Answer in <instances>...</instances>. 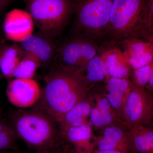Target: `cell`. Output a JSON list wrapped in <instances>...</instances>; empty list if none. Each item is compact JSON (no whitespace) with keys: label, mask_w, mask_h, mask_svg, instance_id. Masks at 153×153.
<instances>
[{"label":"cell","mask_w":153,"mask_h":153,"mask_svg":"<svg viewBox=\"0 0 153 153\" xmlns=\"http://www.w3.org/2000/svg\"><path fill=\"white\" fill-rule=\"evenodd\" d=\"M0 153H21L19 151L8 150H0Z\"/></svg>","instance_id":"obj_29"},{"label":"cell","mask_w":153,"mask_h":153,"mask_svg":"<svg viewBox=\"0 0 153 153\" xmlns=\"http://www.w3.org/2000/svg\"><path fill=\"white\" fill-rule=\"evenodd\" d=\"M93 153H126L116 151H99L96 150Z\"/></svg>","instance_id":"obj_27"},{"label":"cell","mask_w":153,"mask_h":153,"mask_svg":"<svg viewBox=\"0 0 153 153\" xmlns=\"http://www.w3.org/2000/svg\"><path fill=\"white\" fill-rule=\"evenodd\" d=\"M13 1V0H0V11L1 10Z\"/></svg>","instance_id":"obj_25"},{"label":"cell","mask_w":153,"mask_h":153,"mask_svg":"<svg viewBox=\"0 0 153 153\" xmlns=\"http://www.w3.org/2000/svg\"><path fill=\"white\" fill-rule=\"evenodd\" d=\"M63 150H61L60 148H59V149L53 150L48 151V152H44L40 153H62V151H63Z\"/></svg>","instance_id":"obj_28"},{"label":"cell","mask_w":153,"mask_h":153,"mask_svg":"<svg viewBox=\"0 0 153 153\" xmlns=\"http://www.w3.org/2000/svg\"><path fill=\"white\" fill-rule=\"evenodd\" d=\"M4 47L1 40H0V54H1V52L2 49L3 47Z\"/></svg>","instance_id":"obj_30"},{"label":"cell","mask_w":153,"mask_h":153,"mask_svg":"<svg viewBox=\"0 0 153 153\" xmlns=\"http://www.w3.org/2000/svg\"><path fill=\"white\" fill-rule=\"evenodd\" d=\"M41 66V63L37 58L24 52L23 57L13 72L12 78L34 79L37 70Z\"/></svg>","instance_id":"obj_20"},{"label":"cell","mask_w":153,"mask_h":153,"mask_svg":"<svg viewBox=\"0 0 153 153\" xmlns=\"http://www.w3.org/2000/svg\"><path fill=\"white\" fill-rule=\"evenodd\" d=\"M96 147L99 151H116L126 153H135L129 134L120 127L108 126L103 135L97 140Z\"/></svg>","instance_id":"obj_12"},{"label":"cell","mask_w":153,"mask_h":153,"mask_svg":"<svg viewBox=\"0 0 153 153\" xmlns=\"http://www.w3.org/2000/svg\"><path fill=\"white\" fill-rule=\"evenodd\" d=\"M89 116L91 123L96 127L109 126L114 119L112 110H102L96 107L92 108Z\"/></svg>","instance_id":"obj_22"},{"label":"cell","mask_w":153,"mask_h":153,"mask_svg":"<svg viewBox=\"0 0 153 153\" xmlns=\"http://www.w3.org/2000/svg\"><path fill=\"white\" fill-rule=\"evenodd\" d=\"M24 54V50L19 44L4 46L0 54V70L4 77L8 79L12 78L13 72Z\"/></svg>","instance_id":"obj_17"},{"label":"cell","mask_w":153,"mask_h":153,"mask_svg":"<svg viewBox=\"0 0 153 153\" xmlns=\"http://www.w3.org/2000/svg\"><path fill=\"white\" fill-rule=\"evenodd\" d=\"M133 38L153 41V0H113L101 44L119 45Z\"/></svg>","instance_id":"obj_2"},{"label":"cell","mask_w":153,"mask_h":153,"mask_svg":"<svg viewBox=\"0 0 153 153\" xmlns=\"http://www.w3.org/2000/svg\"><path fill=\"white\" fill-rule=\"evenodd\" d=\"M62 139L66 140L75 149L93 152L97 140L94 139L92 129L88 124L71 126L60 131Z\"/></svg>","instance_id":"obj_14"},{"label":"cell","mask_w":153,"mask_h":153,"mask_svg":"<svg viewBox=\"0 0 153 153\" xmlns=\"http://www.w3.org/2000/svg\"><path fill=\"white\" fill-rule=\"evenodd\" d=\"M44 80L45 86L35 105L57 123L74 105L84 99L89 89L84 71L55 65Z\"/></svg>","instance_id":"obj_1"},{"label":"cell","mask_w":153,"mask_h":153,"mask_svg":"<svg viewBox=\"0 0 153 153\" xmlns=\"http://www.w3.org/2000/svg\"><path fill=\"white\" fill-rule=\"evenodd\" d=\"M117 46L133 70L153 62V41L133 38L126 40Z\"/></svg>","instance_id":"obj_10"},{"label":"cell","mask_w":153,"mask_h":153,"mask_svg":"<svg viewBox=\"0 0 153 153\" xmlns=\"http://www.w3.org/2000/svg\"><path fill=\"white\" fill-rule=\"evenodd\" d=\"M10 125L17 139L23 141L36 153L60 148L62 137L56 122L44 111L35 105L10 114Z\"/></svg>","instance_id":"obj_3"},{"label":"cell","mask_w":153,"mask_h":153,"mask_svg":"<svg viewBox=\"0 0 153 153\" xmlns=\"http://www.w3.org/2000/svg\"><path fill=\"white\" fill-rule=\"evenodd\" d=\"M19 44L24 52L37 58L41 63V66L54 63L58 45L56 38L38 32L27 36Z\"/></svg>","instance_id":"obj_9"},{"label":"cell","mask_w":153,"mask_h":153,"mask_svg":"<svg viewBox=\"0 0 153 153\" xmlns=\"http://www.w3.org/2000/svg\"><path fill=\"white\" fill-rule=\"evenodd\" d=\"M107 79L106 98L113 108L123 111L127 97L130 90L131 81L129 78L111 76Z\"/></svg>","instance_id":"obj_15"},{"label":"cell","mask_w":153,"mask_h":153,"mask_svg":"<svg viewBox=\"0 0 153 153\" xmlns=\"http://www.w3.org/2000/svg\"><path fill=\"white\" fill-rule=\"evenodd\" d=\"M100 46L109 76L129 78L132 69L120 47L117 45L105 44Z\"/></svg>","instance_id":"obj_13"},{"label":"cell","mask_w":153,"mask_h":153,"mask_svg":"<svg viewBox=\"0 0 153 153\" xmlns=\"http://www.w3.org/2000/svg\"><path fill=\"white\" fill-rule=\"evenodd\" d=\"M40 85L34 79L15 78L9 82L6 95L9 102L22 109L33 107L41 97Z\"/></svg>","instance_id":"obj_8"},{"label":"cell","mask_w":153,"mask_h":153,"mask_svg":"<svg viewBox=\"0 0 153 153\" xmlns=\"http://www.w3.org/2000/svg\"><path fill=\"white\" fill-rule=\"evenodd\" d=\"M17 139L8 122L0 113V150L19 151Z\"/></svg>","instance_id":"obj_21"},{"label":"cell","mask_w":153,"mask_h":153,"mask_svg":"<svg viewBox=\"0 0 153 153\" xmlns=\"http://www.w3.org/2000/svg\"><path fill=\"white\" fill-rule=\"evenodd\" d=\"M134 153H153V131L144 125L131 129L129 133Z\"/></svg>","instance_id":"obj_18"},{"label":"cell","mask_w":153,"mask_h":153,"mask_svg":"<svg viewBox=\"0 0 153 153\" xmlns=\"http://www.w3.org/2000/svg\"><path fill=\"white\" fill-rule=\"evenodd\" d=\"M73 23L69 32L87 36L101 44L109 22L113 0H71Z\"/></svg>","instance_id":"obj_5"},{"label":"cell","mask_w":153,"mask_h":153,"mask_svg":"<svg viewBox=\"0 0 153 153\" xmlns=\"http://www.w3.org/2000/svg\"><path fill=\"white\" fill-rule=\"evenodd\" d=\"M92 106L90 103L83 99L74 105L64 114L58 123L60 131L71 126L86 124L87 118L90 115Z\"/></svg>","instance_id":"obj_16"},{"label":"cell","mask_w":153,"mask_h":153,"mask_svg":"<svg viewBox=\"0 0 153 153\" xmlns=\"http://www.w3.org/2000/svg\"><path fill=\"white\" fill-rule=\"evenodd\" d=\"M153 71V62L143 67L134 69L132 82L141 87H146L150 75Z\"/></svg>","instance_id":"obj_23"},{"label":"cell","mask_w":153,"mask_h":153,"mask_svg":"<svg viewBox=\"0 0 153 153\" xmlns=\"http://www.w3.org/2000/svg\"><path fill=\"white\" fill-rule=\"evenodd\" d=\"M96 107L102 110L112 111V106L106 97L99 99Z\"/></svg>","instance_id":"obj_24"},{"label":"cell","mask_w":153,"mask_h":153,"mask_svg":"<svg viewBox=\"0 0 153 153\" xmlns=\"http://www.w3.org/2000/svg\"><path fill=\"white\" fill-rule=\"evenodd\" d=\"M38 32L52 38L58 37L73 16L71 0H23Z\"/></svg>","instance_id":"obj_4"},{"label":"cell","mask_w":153,"mask_h":153,"mask_svg":"<svg viewBox=\"0 0 153 153\" xmlns=\"http://www.w3.org/2000/svg\"><path fill=\"white\" fill-rule=\"evenodd\" d=\"M68 153H93L91 152H88L87 151L84 150L79 149H75L73 151H69L68 149Z\"/></svg>","instance_id":"obj_26"},{"label":"cell","mask_w":153,"mask_h":153,"mask_svg":"<svg viewBox=\"0 0 153 153\" xmlns=\"http://www.w3.org/2000/svg\"><path fill=\"white\" fill-rule=\"evenodd\" d=\"M85 75L88 85L103 81L109 77L104 57L100 49L98 53L88 62L85 67Z\"/></svg>","instance_id":"obj_19"},{"label":"cell","mask_w":153,"mask_h":153,"mask_svg":"<svg viewBox=\"0 0 153 153\" xmlns=\"http://www.w3.org/2000/svg\"><path fill=\"white\" fill-rule=\"evenodd\" d=\"M65 148L63 149V151H62V153H65Z\"/></svg>","instance_id":"obj_32"},{"label":"cell","mask_w":153,"mask_h":153,"mask_svg":"<svg viewBox=\"0 0 153 153\" xmlns=\"http://www.w3.org/2000/svg\"><path fill=\"white\" fill-rule=\"evenodd\" d=\"M68 148H65V153H68Z\"/></svg>","instance_id":"obj_31"},{"label":"cell","mask_w":153,"mask_h":153,"mask_svg":"<svg viewBox=\"0 0 153 153\" xmlns=\"http://www.w3.org/2000/svg\"><path fill=\"white\" fill-rule=\"evenodd\" d=\"M152 99L150 94L145 87L131 81L123 110L129 127L132 129L147 123L152 116Z\"/></svg>","instance_id":"obj_7"},{"label":"cell","mask_w":153,"mask_h":153,"mask_svg":"<svg viewBox=\"0 0 153 153\" xmlns=\"http://www.w3.org/2000/svg\"><path fill=\"white\" fill-rule=\"evenodd\" d=\"M97 41L79 33L69 32L66 38L58 41L55 66L85 71L88 62L99 52Z\"/></svg>","instance_id":"obj_6"},{"label":"cell","mask_w":153,"mask_h":153,"mask_svg":"<svg viewBox=\"0 0 153 153\" xmlns=\"http://www.w3.org/2000/svg\"><path fill=\"white\" fill-rule=\"evenodd\" d=\"M33 20L26 10L14 9L6 15L4 24V30L7 39L21 42L32 34Z\"/></svg>","instance_id":"obj_11"}]
</instances>
